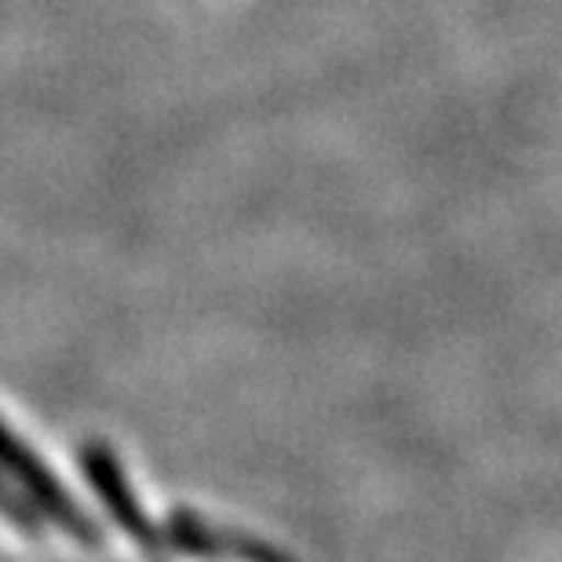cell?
<instances>
[{"label":"cell","mask_w":562,"mask_h":562,"mask_svg":"<svg viewBox=\"0 0 562 562\" xmlns=\"http://www.w3.org/2000/svg\"><path fill=\"white\" fill-rule=\"evenodd\" d=\"M0 468L11 471V479H15L19 486H26L33 493V501H37L41 508H48L59 522H70V526H77V530H85V522L77 519V512L70 508L66 493L55 490L48 471L37 464V457H30L26 449H22L19 438H11L8 427H0Z\"/></svg>","instance_id":"1"}]
</instances>
